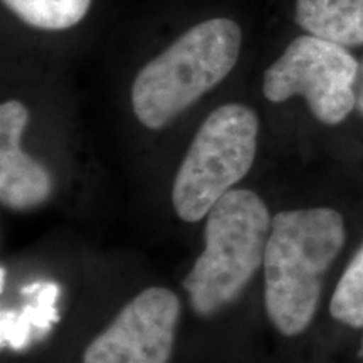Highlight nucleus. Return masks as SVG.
<instances>
[{
  "label": "nucleus",
  "instance_id": "1",
  "mask_svg": "<svg viewBox=\"0 0 363 363\" xmlns=\"http://www.w3.org/2000/svg\"><path fill=\"white\" fill-rule=\"evenodd\" d=\"M345 220L330 207L284 211L272 217L264 254V306L284 337L303 333L315 318L326 271L342 251Z\"/></svg>",
  "mask_w": 363,
  "mask_h": 363
},
{
  "label": "nucleus",
  "instance_id": "2",
  "mask_svg": "<svg viewBox=\"0 0 363 363\" xmlns=\"http://www.w3.org/2000/svg\"><path fill=\"white\" fill-rule=\"evenodd\" d=\"M240 43V27L224 17L201 22L180 35L136 74L131 106L140 123L148 130L169 126L229 76Z\"/></svg>",
  "mask_w": 363,
  "mask_h": 363
},
{
  "label": "nucleus",
  "instance_id": "3",
  "mask_svg": "<svg viewBox=\"0 0 363 363\" xmlns=\"http://www.w3.org/2000/svg\"><path fill=\"white\" fill-rule=\"evenodd\" d=\"M271 225L267 206L252 190H229L211 208L206 247L184 279L197 315H216L242 294L264 264Z\"/></svg>",
  "mask_w": 363,
  "mask_h": 363
},
{
  "label": "nucleus",
  "instance_id": "4",
  "mask_svg": "<svg viewBox=\"0 0 363 363\" xmlns=\"http://www.w3.org/2000/svg\"><path fill=\"white\" fill-rule=\"evenodd\" d=\"M259 118L240 103L219 106L195 133L172 187L179 219L199 222L251 170Z\"/></svg>",
  "mask_w": 363,
  "mask_h": 363
},
{
  "label": "nucleus",
  "instance_id": "5",
  "mask_svg": "<svg viewBox=\"0 0 363 363\" xmlns=\"http://www.w3.org/2000/svg\"><path fill=\"white\" fill-rule=\"evenodd\" d=\"M360 65L343 45L316 35H299L267 67L262 93L271 103L303 96L318 121L338 125L357 106Z\"/></svg>",
  "mask_w": 363,
  "mask_h": 363
},
{
  "label": "nucleus",
  "instance_id": "6",
  "mask_svg": "<svg viewBox=\"0 0 363 363\" xmlns=\"http://www.w3.org/2000/svg\"><path fill=\"white\" fill-rule=\"evenodd\" d=\"M179 320L180 299L172 289H143L86 347L83 363H169Z\"/></svg>",
  "mask_w": 363,
  "mask_h": 363
},
{
  "label": "nucleus",
  "instance_id": "7",
  "mask_svg": "<svg viewBox=\"0 0 363 363\" xmlns=\"http://www.w3.org/2000/svg\"><path fill=\"white\" fill-rule=\"evenodd\" d=\"M29 123L24 103L11 99L0 106V201L13 211L39 207L51 197L52 177L44 165L22 150Z\"/></svg>",
  "mask_w": 363,
  "mask_h": 363
},
{
  "label": "nucleus",
  "instance_id": "8",
  "mask_svg": "<svg viewBox=\"0 0 363 363\" xmlns=\"http://www.w3.org/2000/svg\"><path fill=\"white\" fill-rule=\"evenodd\" d=\"M22 294L29 298V301L19 311L4 310L0 315L2 347L16 352L24 350L33 340L44 338L59 321L57 299L61 289L57 284H27Z\"/></svg>",
  "mask_w": 363,
  "mask_h": 363
},
{
  "label": "nucleus",
  "instance_id": "9",
  "mask_svg": "<svg viewBox=\"0 0 363 363\" xmlns=\"http://www.w3.org/2000/svg\"><path fill=\"white\" fill-rule=\"evenodd\" d=\"M294 21L308 34L343 48L363 45V0H296Z\"/></svg>",
  "mask_w": 363,
  "mask_h": 363
},
{
  "label": "nucleus",
  "instance_id": "10",
  "mask_svg": "<svg viewBox=\"0 0 363 363\" xmlns=\"http://www.w3.org/2000/svg\"><path fill=\"white\" fill-rule=\"evenodd\" d=\"M24 24L43 30H66L79 24L91 0H2Z\"/></svg>",
  "mask_w": 363,
  "mask_h": 363
},
{
  "label": "nucleus",
  "instance_id": "11",
  "mask_svg": "<svg viewBox=\"0 0 363 363\" xmlns=\"http://www.w3.org/2000/svg\"><path fill=\"white\" fill-rule=\"evenodd\" d=\"M330 313L340 323L363 328V246L340 278L331 296Z\"/></svg>",
  "mask_w": 363,
  "mask_h": 363
},
{
  "label": "nucleus",
  "instance_id": "12",
  "mask_svg": "<svg viewBox=\"0 0 363 363\" xmlns=\"http://www.w3.org/2000/svg\"><path fill=\"white\" fill-rule=\"evenodd\" d=\"M355 96H357V110L363 115V61L360 65V69H358L357 83H355Z\"/></svg>",
  "mask_w": 363,
  "mask_h": 363
},
{
  "label": "nucleus",
  "instance_id": "13",
  "mask_svg": "<svg viewBox=\"0 0 363 363\" xmlns=\"http://www.w3.org/2000/svg\"><path fill=\"white\" fill-rule=\"evenodd\" d=\"M6 274H7V271H6V267H2V271H0V289H2L4 291V288H6Z\"/></svg>",
  "mask_w": 363,
  "mask_h": 363
},
{
  "label": "nucleus",
  "instance_id": "14",
  "mask_svg": "<svg viewBox=\"0 0 363 363\" xmlns=\"http://www.w3.org/2000/svg\"><path fill=\"white\" fill-rule=\"evenodd\" d=\"M360 357L363 358V340H362V348H360Z\"/></svg>",
  "mask_w": 363,
  "mask_h": 363
}]
</instances>
